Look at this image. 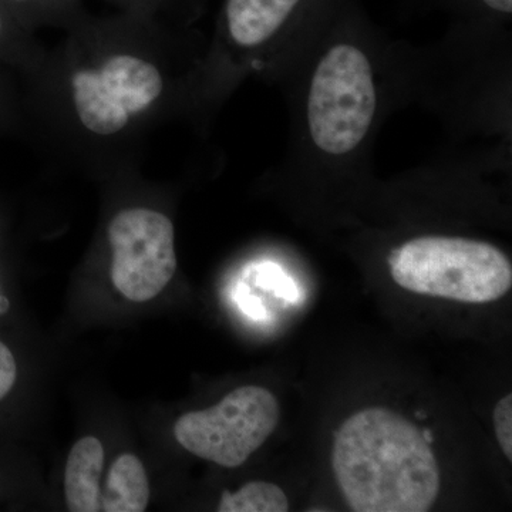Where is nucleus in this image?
Wrapping results in <instances>:
<instances>
[{
  "instance_id": "nucleus-1",
  "label": "nucleus",
  "mask_w": 512,
  "mask_h": 512,
  "mask_svg": "<svg viewBox=\"0 0 512 512\" xmlns=\"http://www.w3.org/2000/svg\"><path fill=\"white\" fill-rule=\"evenodd\" d=\"M332 467L356 512H426L440 493V468L426 437L399 413L369 407L340 426Z\"/></svg>"
},
{
  "instance_id": "nucleus-2",
  "label": "nucleus",
  "mask_w": 512,
  "mask_h": 512,
  "mask_svg": "<svg viewBox=\"0 0 512 512\" xmlns=\"http://www.w3.org/2000/svg\"><path fill=\"white\" fill-rule=\"evenodd\" d=\"M390 274L406 291L464 303L498 301L512 286V266L488 242L426 235L387 256Z\"/></svg>"
},
{
  "instance_id": "nucleus-3",
  "label": "nucleus",
  "mask_w": 512,
  "mask_h": 512,
  "mask_svg": "<svg viewBox=\"0 0 512 512\" xmlns=\"http://www.w3.org/2000/svg\"><path fill=\"white\" fill-rule=\"evenodd\" d=\"M377 109L373 67L360 47L339 43L319 60L309 87V134L329 156H345L362 144Z\"/></svg>"
},
{
  "instance_id": "nucleus-4",
  "label": "nucleus",
  "mask_w": 512,
  "mask_h": 512,
  "mask_svg": "<svg viewBox=\"0 0 512 512\" xmlns=\"http://www.w3.org/2000/svg\"><path fill=\"white\" fill-rule=\"evenodd\" d=\"M279 403L264 387L244 386L220 403L184 414L174 426L178 443L194 456L218 466H242L274 433Z\"/></svg>"
},
{
  "instance_id": "nucleus-5",
  "label": "nucleus",
  "mask_w": 512,
  "mask_h": 512,
  "mask_svg": "<svg viewBox=\"0 0 512 512\" xmlns=\"http://www.w3.org/2000/svg\"><path fill=\"white\" fill-rule=\"evenodd\" d=\"M113 249L111 279L133 302L156 298L177 269L173 222L146 208L124 210L109 227Z\"/></svg>"
},
{
  "instance_id": "nucleus-6",
  "label": "nucleus",
  "mask_w": 512,
  "mask_h": 512,
  "mask_svg": "<svg viewBox=\"0 0 512 512\" xmlns=\"http://www.w3.org/2000/svg\"><path fill=\"white\" fill-rule=\"evenodd\" d=\"M73 97L84 126L100 136L123 130L131 114L146 110L163 92L157 67L134 56H113L99 72H77Z\"/></svg>"
},
{
  "instance_id": "nucleus-7",
  "label": "nucleus",
  "mask_w": 512,
  "mask_h": 512,
  "mask_svg": "<svg viewBox=\"0 0 512 512\" xmlns=\"http://www.w3.org/2000/svg\"><path fill=\"white\" fill-rule=\"evenodd\" d=\"M103 466L104 448L100 440L84 437L74 444L64 473V491L70 511L101 510L100 477Z\"/></svg>"
},
{
  "instance_id": "nucleus-8",
  "label": "nucleus",
  "mask_w": 512,
  "mask_h": 512,
  "mask_svg": "<svg viewBox=\"0 0 512 512\" xmlns=\"http://www.w3.org/2000/svg\"><path fill=\"white\" fill-rule=\"evenodd\" d=\"M299 0H229L228 29L239 46H259L284 25Z\"/></svg>"
},
{
  "instance_id": "nucleus-9",
  "label": "nucleus",
  "mask_w": 512,
  "mask_h": 512,
  "mask_svg": "<svg viewBox=\"0 0 512 512\" xmlns=\"http://www.w3.org/2000/svg\"><path fill=\"white\" fill-rule=\"evenodd\" d=\"M150 501L146 468L133 454H121L109 471L106 491L101 495V510L143 512Z\"/></svg>"
},
{
  "instance_id": "nucleus-10",
  "label": "nucleus",
  "mask_w": 512,
  "mask_h": 512,
  "mask_svg": "<svg viewBox=\"0 0 512 512\" xmlns=\"http://www.w3.org/2000/svg\"><path fill=\"white\" fill-rule=\"evenodd\" d=\"M288 497L276 484L255 481L235 493L224 491L218 511L221 512H286Z\"/></svg>"
},
{
  "instance_id": "nucleus-11",
  "label": "nucleus",
  "mask_w": 512,
  "mask_h": 512,
  "mask_svg": "<svg viewBox=\"0 0 512 512\" xmlns=\"http://www.w3.org/2000/svg\"><path fill=\"white\" fill-rule=\"evenodd\" d=\"M494 429L498 444L508 460H512V394L495 404Z\"/></svg>"
},
{
  "instance_id": "nucleus-12",
  "label": "nucleus",
  "mask_w": 512,
  "mask_h": 512,
  "mask_svg": "<svg viewBox=\"0 0 512 512\" xmlns=\"http://www.w3.org/2000/svg\"><path fill=\"white\" fill-rule=\"evenodd\" d=\"M16 376H18V367H16L15 357L8 346L0 342V400L5 399L15 386Z\"/></svg>"
},
{
  "instance_id": "nucleus-13",
  "label": "nucleus",
  "mask_w": 512,
  "mask_h": 512,
  "mask_svg": "<svg viewBox=\"0 0 512 512\" xmlns=\"http://www.w3.org/2000/svg\"><path fill=\"white\" fill-rule=\"evenodd\" d=\"M484 3L490 6L491 9L498 10V12H512V0H484Z\"/></svg>"
},
{
  "instance_id": "nucleus-14",
  "label": "nucleus",
  "mask_w": 512,
  "mask_h": 512,
  "mask_svg": "<svg viewBox=\"0 0 512 512\" xmlns=\"http://www.w3.org/2000/svg\"><path fill=\"white\" fill-rule=\"evenodd\" d=\"M0 28H2V23H0Z\"/></svg>"
},
{
  "instance_id": "nucleus-15",
  "label": "nucleus",
  "mask_w": 512,
  "mask_h": 512,
  "mask_svg": "<svg viewBox=\"0 0 512 512\" xmlns=\"http://www.w3.org/2000/svg\"><path fill=\"white\" fill-rule=\"evenodd\" d=\"M19 2H20V0H19Z\"/></svg>"
}]
</instances>
